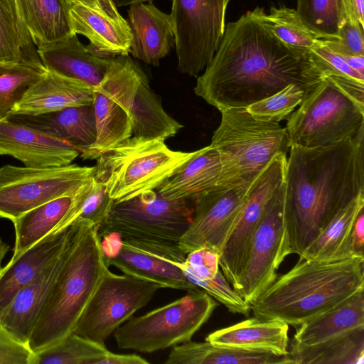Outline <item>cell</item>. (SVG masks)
<instances>
[{
	"label": "cell",
	"mask_w": 364,
	"mask_h": 364,
	"mask_svg": "<svg viewBox=\"0 0 364 364\" xmlns=\"http://www.w3.org/2000/svg\"><path fill=\"white\" fill-rule=\"evenodd\" d=\"M190 201L168 200L156 190L114 201L101 225L100 237L112 234L171 262L185 260L178 242L193 217Z\"/></svg>",
	"instance_id": "5b68a950"
},
{
	"label": "cell",
	"mask_w": 364,
	"mask_h": 364,
	"mask_svg": "<svg viewBox=\"0 0 364 364\" xmlns=\"http://www.w3.org/2000/svg\"><path fill=\"white\" fill-rule=\"evenodd\" d=\"M220 112L210 144L220 156L218 186L249 187L277 154L289 151L287 130L279 122L255 119L245 107Z\"/></svg>",
	"instance_id": "8992f818"
},
{
	"label": "cell",
	"mask_w": 364,
	"mask_h": 364,
	"mask_svg": "<svg viewBox=\"0 0 364 364\" xmlns=\"http://www.w3.org/2000/svg\"><path fill=\"white\" fill-rule=\"evenodd\" d=\"M289 255L282 184L267 203L254 232L235 291L251 304L277 279V271Z\"/></svg>",
	"instance_id": "5bb4252c"
},
{
	"label": "cell",
	"mask_w": 364,
	"mask_h": 364,
	"mask_svg": "<svg viewBox=\"0 0 364 364\" xmlns=\"http://www.w3.org/2000/svg\"><path fill=\"white\" fill-rule=\"evenodd\" d=\"M96 140L84 159H97L132 136L129 115L122 105L100 87L94 90Z\"/></svg>",
	"instance_id": "1f68e13d"
},
{
	"label": "cell",
	"mask_w": 364,
	"mask_h": 364,
	"mask_svg": "<svg viewBox=\"0 0 364 364\" xmlns=\"http://www.w3.org/2000/svg\"><path fill=\"white\" fill-rule=\"evenodd\" d=\"M172 263L179 267L188 279H209L220 271L219 255L206 247L188 253L183 262Z\"/></svg>",
	"instance_id": "ee69618b"
},
{
	"label": "cell",
	"mask_w": 364,
	"mask_h": 364,
	"mask_svg": "<svg viewBox=\"0 0 364 364\" xmlns=\"http://www.w3.org/2000/svg\"><path fill=\"white\" fill-rule=\"evenodd\" d=\"M287 119L290 146H326L364 130V106L325 78Z\"/></svg>",
	"instance_id": "9c48e42d"
},
{
	"label": "cell",
	"mask_w": 364,
	"mask_h": 364,
	"mask_svg": "<svg viewBox=\"0 0 364 364\" xmlns=\"http://www.w3.org/2000/svg\"><path fill=\"white\" fill-rule=\"evenodd\" d=\"M9 250V245L5 243L0 238V270L2 268V261Z\"/></svg>",
	"instance_id": "f5cc1de1"
},
{
	"label": "cell",
	"mask_w": 364,
	"mask_h": 364,
	"mask_svg": "<svg viewBox=\"0 0 364 364\" xmlns=\"http://www.w3.org/2000/svg\"><path fill=\"white\" fill-rule=\"evenodd\" d=\"M296 10L314 28L336 34L340 18L339 0H297Z\"/></svg>",
	"instance_id": "60d3db41"
},
{
	"label": "cell",
	"mask_w": 364,
	"mask_h": 364,
	"mask_svg": "<svg viewBox=\"0 0 364 364\" xmlns=\"http://www.w3.org/2000/svg\"><path fill=\"white\" fill-rule=\"evenodd\" d=\"M288 332L286 323L253 316L210 333L205 341L225 348L282 356L289 353Z\"/></svg>",
	"instance_id": "484cf974"
},
{
	"label": "cell",
	"mask_w": 364,
	"mask_h": 364,
	"mask_svg": "<svg viewBox=\"0 0 364 364\" xmlns=\"http://www.w3.org/2000/svg\"><path fill=\"white\" fill-rule=\"evenodd\" d=\"M0 364H37V355L0 322Z\"/></svg>",
	"instance_id": "f6af8a7d"
},
{
	"label": "cell",
	"mask_w": 364,
	"mask_h": 364,
	"mask_svg": "<svg viewBox=\"0 0 364 364\" xmlns=\"http://www.w3.org/2000/svg\"><path fill=\"white\" fill-rule=\"evenodd\" d=\"M37 53L47 69L80 80L94 90L100 85L114 58L93 52L80 41L75 33L38 46Z\"/></svg>",
	"instance_id": "603a6c76"
},
{
	"label": "cell",
	"mask_w": 364,
	"mask_h": 364,
	"mask_svg": "<svg viewBox=\"0 0 364 364\" xmlns=\"http://www.w3.org/2000/svg\"><path fill=\"white\" fill-rule=\"evenodd\" d=\"M127 16L132 34L129 53L148 65L158 66L175 47L171 15L148 1L129 5Z\"/></svg>",
	"instance_id": "7402d4cb"
},
{
	"label": "cell",
	"mask_w": 364,
	"mask_h": 364,
	"mask_svg": "<svg viewBox=\"0 0 364 364\" xmlns=\"http://www.w3.org/2000/svg\"><path fill=\"white\" fill-rule=\"evenodd\" d=\"M196 152L171 150L162 139L132 136L96 159L92 177L114 201H122L156 190Z\"/></svg>",
	"instance_id": "52a82bcc"
},
{
	"label": "cell",
	"mask_w": 364,
	"mask_h": 364,
	"mask_svg": "<svg viewBox=\"0 0 364 364\" xmlns=\"http://www.w3.org/2000/svg\"><path fill=\"white\" fill-rule=\"evenodd\" d=\"M71 232L60 255L35 279L20 289L0 314V322L19 341L28 342L47 297L65 259Z\"/></svg>",
	"instance_id": "44dd1931"
},
{
	"label": "cell",
	"mask_w": 364,
	"mask_h": 364,
	"mask_svg": "<svg viewBox=\"0 0 364 364\" xmlns=\"http://www.w3.org/2000/svg\"><path fill=\"white\" fill-rule=\"evenodd\" d=\"M113 203L106 188L92 176L76 193L70 209L55 231L67 228L75 222L100 228Z\"/></svg>",
	"instance_id": "8d00e7d4"
},
{
	"label": "cell",
	"mask_w": 364,
	"mask_h": 364,
	"mask_svg": "<svg viewBox=\"0 0 364 364\" xmlns=\"http://www.w3.org/2000/svg\"><path fill=\"white\" fill-rule=\"evenodd\" d=\"M41 60L0 64V121L6 120L27 89L46 72Z\"/></svg>",
	"instance_id": "74e56055"
},
{
	"label": "cell",
	"mask_w": 364,
	"mask_h": 364,
	"mask_svg": "<svg viewBox=\"0 0 364 364\" xmlns=\"http://www.w3.org/2000/svg\"><path fill=\"white\" fill-rule=\"evenodd\" d=\"M336 34L323 41L328 49L341 55L364 56V28L344 20L338 25Z\"/></svg>",
	"instance_id": "7bdbcfd3"
},
{
	"label": "cell",
	"mask_w": 364,
	"mask_h": 364,
	"mask_svg": "<svg viewBox=\"0 0 364 364\" xmlns=\"http://www.w3.org/2000/svg\"><path fill=\"white\" fill-rule=\"evenodd\" d=\"M230 0H171L178 68L191 77L213 58L224 34Z\"/></svg>",
	"instance_id": "7c38bea8"
},
{
	"label": "cell",
	"mask_w": 364,
	"mask_h": 364,
	"mask_svg": "<svg viewBox=\"0 0 364 364\" xmlns=\"http://www.w3.org/2000/svg\"><path fill=\"white\" fill-rule=\"evenodd\" d=\"M249 187L217 186L196 196L191 223L178 242L181 250L187 255L206 247L220 257Z\"/></svg>",
	"instance_id": "2e32d148"
},
{
	"label": "cell",
	"mask_w": 364,
	"mask_h": 364,
	"mask_svg": "<svg viewBox=\"0 0 364 364\" xmlns=\"http://www.w3.org/2000/svg\"><path fill=\"white\" fill-rule=\"evenodd\" d=\"M221 163L218 151L210 145L196 150L194 156L156 191L168 200L192 201L200 193L218 186Z\"/></svg>",
	"instance_id": "4316f807"
},
{
	"label": "cell",
	"mask_w": 364,
	"mask_h": 364,
	"mask_svg": "<svg viewBox=\"0 0 364 364\" xmlns=\"http://www.w3.org/2000/svg\"><path fill=\"white\" fill-rule=\"evenodd\" d=\"M61 1L64 4L66 9H68V4L72 1H77V2L85 4L92 5V4H97L101 0H61Z\"/></svg>",
	"instance_id": "db71d44e"
},
{
	"label": "cell",
	"mask_w": 364,
	"mask_h": 364,
	"mask_svg": "<svg viewBox=\"0 0 364 364\" xmlns=\"http://www.w3.org/2000/svg\"><path fill=\"white\" fill-rule=\"evenodd\" d=\"M76 193L48 201L12 221L15 230V243L11 258L17 257L54 232L70 209Z\"/></svg>",
	"instance_id": "d6a6232c"
},
{
	"label": "cell",
	"mask_w": 364,
	"mask_h": 364,
	"mask_svg": "<svg viewBox=\"0 0 364 364\" xmlns=\"http://www.w3.org/2000/svg\"><path fill=\"white\" fill-rule=\"evenodd\" d=\"M149 361L136 354H117L109 351L97 364H147Z\"/></svg>",
	"instance_id": "c3c4849f"
},
{
	"label": "cell",
	"mask_w": 364,
	"mask_h": 364,
	"mask_svg": "<svg viewBox=\"0 0 364 364\" xmlns=\"http://www.w3.org/2000/svg\"><path fill=\"white\" fill-rule=\"evenodd\" d=\"M351 250L354 256L364 257V209L360 212L354 223Z\"/></svg>",
	"instance_id": "7dc6e473"
},
{
	"label": "cell",
	"mask_w": 364,
	"mask_h": 364,
	"mask_svg": "<svg viewBox=\"0 0 364 364\" xmlns=\"http://www.w3.org/2000/svg\"><path fill=\"white\" fill-rule=\"evenodd\" d=\"M0 155L17 159L26 166L50 167L71 164L80 152L64 140L4 120L0 121Z\"/></svg>",
	"instance_id": "d6986e66"
},
{
	"label": "cell",
	"mask_w": 364,
	"mask_h": 364,
	"mask_svg": "<svg viewBox=\"0 0 364 364\" xmlns=\"http://www.w3.org/2000/svg\"><path fill=\"white\" fill-rule=\"evenodd\" d=\"M108 352L105 344L72 333L54 346L37 353V364H97Z\"/></svg>",
	"instance_id": "f35d334b"
},
{
	"label": "cell",
	"mask_w": 364,
	"mask_h": 364,
	"mask_svg": "<svg viewBox=\"0 0 364 364\" xmlns=\"http://www.w3.org/2000/svg\"><path fill=\"white\" fill-rule=\"evenodd\" d=\"M363 209L364 193L341 210L299 257L331 262L358 257L352 253L351 237L355 219Z\"/></svg>",
	"instance_id": "f1b7e54d"
},
{
	"label": "cell",
	"mask_w": 364,
	"mask_h": 364,
	"mask_svg": "<svg viewBox=\"0 0 364 364\" xmlns=\"http://www.w3.org/2000/svg\"><path fill=\"white\" fill-rule=\"evenodd\" d=\"M265 14L257 6L228 22L197 79L195 94L219 111L246 107L291 84L307 94L322 80L307 55L293 51L272 33Z\"/></svg>",
	"instance_id": "6da1fadb"
},
{
	"label": "cell",
	"mask_w": 364,
	"mask_h": 364,
	"mask_svg": "<svg viewBox=\"0 0 364 364\" xmlns=\"http://www.w3.org/2000/svg\"><path fill=\"white\" fill-rule=\"evenodd\" d=\"M25 25L37 46L58 41L73 33L61 0H20Z\"/></svg>",
	"instance_id": "836d02e7"
},
{
	"label": "cell",
	"mask_w": 364,
	"mask_h": 364,
	"mask_svg": "<svg viewBox=\"0 0 364 364\" xmlns=\"http://www.w3.org/2000/svg\"><path fill=\"white\" fill-rule=\"evenodd\" d=\"M347 64L355 71L364 75V56L341 55Z\"/></svg>",
	"instance_id": "681fc988"
},
{
	"label": "cell",
	"mask_w": 364,
	"mask_h": 364,
	"mask_svg": "<svg viewBox=\"0 0 364 364\" xmlns=\"http://www.w3.org/2000/svg\"><path fill=\"white\" fill-rule=\"evenodd\" d=\"M264 20L272 33L293 51L307 55L315 46L323 40L336 37L327 34L309 24L294 9L286 6H272L265 14Z\"/></svg>",
	"instance_id": "e575fe53"
},
{
	"label": "cell",
	"mask_w": 364,
	"mask_h": 364,
	"mask_svg": "<svg viewBox=\"0 0 364 364\" xmlns=\"http://www.w3.org/2000/svg\"><path fill=\"white\" fill-rule=\"evenodd\" d=\"M291 364H363L364 326L313 345L291 343Z\"/></svg>",
	"instance_id": "4dcf8cb0"
},
{
	"label": "cell",
	"mask_w": 364,
	"mask_h": 364,
	"mask_svg": "<svg viewBox=\"0 0 364 364\" xmlns=\"http://www.w3.org/2000/svg\"><path fill=\"white\" fill-rule=\"evenodd\" d=\"M10 2L11 4V6L16 14V16L21 23V24L27 29L26 25H25V20H24V16L23 12L22 10L21 4L20 2V0H10Z\"/></svg>",
	"instance_id": "f907efd6"
},
{
	"label": "cell",
	"mask_w": 364,
	"mask_h": 364,
	"mask_svg": "<svg viewBox=\"0 0 364 364\" xmlns=\"http://www.w3.org/2000/svg\"><path fill=\"white\" fill-rule=\"evenodd\" d=\"M340 18L338 25L346 20L364 28V0H339Z\"/></svg>",
	"instance_id": "bcb514c9"
},
{
	"label": "cell",
	"mask_w": 364,
	"mask_h": 364,
	"mask_svg": "<svg viewBox=\"0 0 364 364\" xmlns=\"http://www.w3.org/2000/svg\"><path fill=\"white\" fill-rule=\"evenodd\" d=\"M93 100L94 89L88 84L46 68L27 89L11 114L37 115L91 105Z\"/></svg>",
	"instance_id": "ffe728a7"
},
{
	"label": "cell",
	"mask_w": 364,
	"mask_h": 364,
	"mask_svg": "<svg viewBox=\"0 0 364 364\" xmlns=\"http://www.w3.org/2000/svg\"><path fill=\"white\" fill-rule=\"evenodd\" d=\"M6 120L64 140L77 149L82 158L96 140L93 103L37 115L14 114Z\"/></svg>",
	"instance_id": "d4e9b609"
},
{
	"label": "cell",
	"mask_w": 364,
	"mask_h": 364,
	"mask_svg": "<svg viewBox=\"0 0 364 364\" xmlns=\"http://www.w3.org/2000/svg\"><path fill=\"white\" fill-rule=\"evenodd\" d=\"M283 191L290 254L301 256L336 215L364 193V130L326 146H291Z\"/></svg>",
	"instance_id": "7a4b0ae2"
},
{
	"label": "cell",
	"mask_w": 364,
	"mask_h": 364,
	"mask_svg": "<svg viewBox=\"0 0 364 364\" xmlns=\"http://www.w3.org/2000/svg\"><path fill=\"white\" fill-rule=\"evenodd\" d=\"M159 284L108 269L82 312L73 332L105 344L106 339L139 309L146 305Z\"/></svg>",
	"instance_id": "4fadbf2b"
},
{
	"label": "cell",
	"mask_w": 364,
	"mask_h": 364,
	"mask_svg": "<svg viewBox=\"0 0 364 364\" xmlns=\"http://www.w3.org/2000/svg\"><path fill=\"white\" fill-rule=\"evenodd\" d=\"M117 7L129 6L137 2L152 1V0H112Z\"/></svg>",
	"instance_id": "816d5d0a"
},
{
	"label": "cell",
	"mask_w": 364,
	"mask_h": 364,
	"mask_svg": "<svg viewBox=\"0 0 364 364\" xmlns=\"http://www.w3.org/2000/svg\"><path fill=\"white\" fill-rule=\"evenodd\" d=\"M217 301L204 290L184 296L142 316L132 317L114 332L119 349L151 353L188 342L208 320Z\"/></svg>",
	"instance_id": "ba28073f"
},
{
	"label": "cell",
	"mask_w": 364,
	"mask_h": 364,
	"mask_svg": "<svg viewBox=\"0 0 364 364\" xmlns=\"http://www.w3.org/2000/svg\"><path fill=\"white\" fill-rule=\"evenodd\" d=\"M97 87L109 93L127 110L132 122V136L165 141L183 127L166 112L146 75L129 55L113 58Z\"/></svg>",
	"instance_id": "8fae6325"
},
{
	"label": "cell",
	"mask_w": 364,
	"mask_h": 364,
	"mask_svg": "<svg viewBox=\"0 0 364 364\" xmlns=\"http://www.w3.org/2000/svg\"><path fill=\"white\" fill-rule=\"evenodd\" d=\"M287 156L277 154L250 186L236 221L219 257V266L236 290L248 256L254 232L265 207L282 186Z\"/></svg>",
	"instance_id": "9a60e30c"
},
{
	"label": "cell",
	"mask_w": 364,
	"mask_h": 364,
	"mask_svg": "<svg viewBox=\"0 0 364 364\" xmlns=\"http://www.w3.org/2000/svg\"><path fill=\"white\" fill-rule=\"evenodd\" d=\"M102 247L108 267L114 266L124 274L159 284L161 288L193 291L199 289L182 270L169 260L129 244L111 235L102 236Z\"/></svg>",
	"instance_id": "ac0fdd59"
},
{
	"label": "cell",
	"mask_w": 364,
	"mask_h": 364,
	"mask_svg": "<svg viewBox=\"0 0 364 364\" xmlns=\"http://www.w3.org/2000/svg\"><path fill=\"white\" fill-rule=\"evenodd\" d=\"M166 364H291L287 355L225 348L191 341L172 347Z\"/></svg>",
	"instance_id": "f546056e"
},
{
	"label": "cell",
	"mask_w": 364,
	"mask_h": 364,
	"mask_svg": "<svg viewBox=\"0 0 364 364\" xmlns=\"http://www.w3.org/2000/svg\"><path fill=\"white\" fill-rule=\"evenodd\" d=\"M41 60L29 33L19 23L10 0H0V64Z\"/></svg>",
	"instance_id": "d590c367"
},
{
	"label": "cell",
	"mask_w": 364,
	"mask_h": 364,
	"mask_svg": "<svg viewBox=\"0 0 364 364\" xmlns=\"http://www.w3.org/2000/svg\"><path fill=\"white\" fill-rule=\"evenodd\" d=\"M306 94L300 86L291 84L279 92L245 107L255 119L279 122L286 119L302 102Z\"/></svg>",
	"instance_id": "ab89813d"
},
{
	"label": "cell",
	"mask_w": 364,
	"mask_h": 364,
	"mask_svg": "<svg viewBox=\"0 0 364 364\" xmlns=\"http://www.w3.org/2000/svg\"><path fill=\"white\" fill-rule=\"evenodd\" d=\"M67 11L72 32L85 36L93 52L107 57L128 55L130 28L112 0H101L92 5L72 1Z\"/></svg>",
	"instance_id": "e0dca14e"
},
{
	"label": "cell",
	"mask_w": 364,
	"mask_h": 364,
	"mask_svg": "<svg viewBox=\"0 0 364 364\" xmlns=\"http://www.w3.org/2000/svg\"><path fill=\"white\" fill-rule=\"evenodd\" d=\"M364 289L296 326L292 341L313 345L364 326Z\"/></svg>",
	"instance_id": "83f0119b"
},
{
	"label": "cell",
	"mask_w": 364,
	"mask_h": 364,
	"mask_svg": "<svg viewBox=\"0 0 364 364\" xmlns=\"http://www.w3.org/2000/svg\"><path fill=\"white\" fill-rule=\"evenodd\" d=\"M323 41L311 48L307 54L310 63L321 76L328 74L343 75L364 82V75L353 70L341 55L328 49Z\"/></svg>",
	"instance_id": "b9f144b4"
},
{
	"label": "cell",
	"mask_w": 364,
	"mask_h": 364,
	"mask_svg": "<svg viewBox=\"0 0 364 364\" xmlns=\"http://www.w3.org/2000/svg\"><path fill=\"white\" fill-rule=\"evenodd\" d=\"M70 225L50 232L0 270V314L16 294L47 269L63 250Z\"/></svg>",
	"instance_id": "cb8c5ba5"
},
{
	"label": "cell",
	"mask_w": 364,
	"mask_h": 364,
	"mask_svg": "<svg viewBox=\"0 0 364 364\" xmlns=\"http://www.w3.org/2000/svg\"><path fill=\"white\" fill-rule=\"evenodd\" d=\"M94 166L68 164L50 167L5 165L0 168V218L14 221L55 198L76 193Z\"/></svg>",
	"instance_id": "30bf717a"
},
{
	"label": "cell",
	"mask_w": 364,
	"mask_h": 364,
	"mask_svg": "<svg viewBox=\"0 0 364 364\" xmlns=\"http://www.w3.org/2000/svg\"><path fill=\"white\" fill-rule=\"evenodd\" d=\"M364 289V257L323 262L299 257L251 304L253 316L297 326Z\"/></svg>",
	"instance_id": "3957f363"
},
{
	"label": "cell",
	"mask_w": 364,
	"mask_h": 364,
	"mask_svg": "<svg viewBox=\"0 0 364 364\" xmlns=\"http://www.w3.org/2000/svg\"><path fill=\"white\" fill-rule=\"evenodd\" d=\"M65 259L33 329L28 346L36 353L72 333L109 269L100 227L75 222Z\"/></svg>",
	"instance_id": "277c9868"
}]
</instances>
